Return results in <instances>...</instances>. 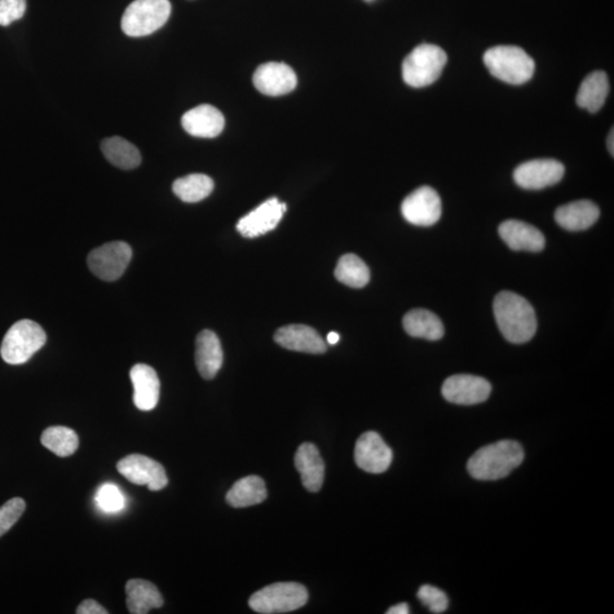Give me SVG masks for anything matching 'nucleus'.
<instances>
[{"instance_id":"f257e3e1","label":"nucleus","mask_w":614,"mask_h":614,"mask_svg":"<svg viewBox=\"0 0 614 614\" xmlns=\"http://www.w3.org/2000/svg\"><path fill=\"white\" fill-rule=\"evenodd\" d=\"M498 329L514 344H524L537 330L536 313L527 299L512 291H502L494 300Z\"/></svg>"},{"instance_id":"f03ea898","label":"nucleus","mask_w":614,"mask_h":614,"mask_svg":"<svg viewBox=\"0 0 614 614\" xmlns=\"http://www.w3.org/2000/svg\"><path fill=\"white\" fill-rule=\"evenodd\" d=\"M524 458L519 443L501 440L477 450L468 462V471L477 480H500L520 467Z\"/></svg>"},{"instance_id":"7ed1b4c3","label":"nucleus","mask_w":614,"mask_h":614,"mask_svg":"<svg viewBox=\"0 0 614 614\" xmlns=\"http://www.w3.org/2000/svg\"><path fill=\"white\" fill-rule=\"evenodd\" d=\"M485 65L498 80L510 85H524L533 78L534 61L523 48L497 46L484 55Z\"/></svg>"},{"instance_id":"20e7f679","label":"nucleus","mask_w":614,"mask_h":614,"mask_svg":"<svg viewBox=\"0 0 614 614\" xmlns=\"http://www.w3.org/2000/svg\"><path fill=\"white\" fill-rule=\"evenodd\" d=\"M45 331L37 322L21 320L11 326L3 339L0 354L8 364L28 362L46 344Z\"/></svg>"},{"instance_id":"39448f33","label":"nucleus","mask_w":614,"mask_h":614,"mask_svg":"<svg viewBox=\"0 0 614 614\" xmlns=\"http://www.w3.org/2000/svg\"><path fill=\"white\" fill-rule=\"evenodd\" d=\"M448 63V55L440 47L423 43L414 48L403 63V79L406 85L423 88L439 80Z\"/></svg>"},{"instance_id":"423d86ee","label":"nucleus","mask_w":614,"mask_h":614,"mask_svg":"<svg viewBox=\"0 0 614 614\" xmlns=\"http://www.w3.org/2000/svg\"><path fill=\"white\" fill-rule=\"evenodd\" d=\"M170 15L169 0H135L122 16L121 28L129 37H146L160 30Z\"/></svg>"},{"instance_id":"0eeeda50","label":"nucleus","mask_w":614,"mask_h":614,"mask_svg":"<svg viewBox=\"0 0 614 614\" xmlns=\"http://www.w3.org/2000/svg\"><path fill=\"white\" fill-rule=\"evenodd\" d=\"M307 590L298 582H277L256 591L250 599L253 611L262 614L293 612L307 603Z\"/></svg>"},{"instance_id":"6e6552de","label":"nucleus","mask_w":614,"mask_h":614,"mask_svg":"<svg viewBox=\"0 0 614 614\" xmlns=\"http://www.w3.org/2000/svg\"><path fill=\"white\" fill-rule=\"evenodd\" d=\"M132 259V250L125 241L108 242L91 251L88 265L99 279L115 281L126 272Z\"/></svg>"},{"instance_id":"1a4fd4ad","label":"nucleus","mask_w":614,"mask_h":614,"mask_svg":"<svg viewBox=\"0 0 614 614\" xmlns=\"http://www.w3.org/2000/svg\"><path fill=\"white\" fill-rule=\"evenodd\" d=\"M118 471L130 483L147 486L153 492L166 487L167 479L165 468L156 459L140 454L128 455L118 463Z\"/></svg>"},{"instance_id":"9d476101","label":"nucleus","mask_w":614,"mask_h":614,"mask_svg":"<svg viewBox=\"0 0 614 614\" xmlns=\"http://www.w3.org/2000/svg\"><path fill=\"white\" fill-rule=\"evenodd\" d=\"M401 214L411 224L430 227L441 216V201L435 189L420 187L401 203Z\"/></svg>"},{"instance_id":"9b49d317","label":"nucleus","mask_w":614,"mask_h":614,"mask_svg":"<svg viewBox=\"0 0 614 614\" xmlns=\"http://www.w3.org/2000/svg\"><path fill=\"white\" fill-rule=\"evenodd\" d=\"M444 399L458 405H475L487 401L492 386L487 380L472 374H455L441 388Z\"/></svg>"},{"instance_id":"f8f14e48","label":"nucleus","mask_w":614,"mask_h":614,"mask_svg":"<svg viewBox=\"0 0 614 614\" xmlns=\"http://www.w3.org/2000/svg\"><path fill=\"white\" fill-rule=\"evenodd\" d=\"M354 458L360 469L369 474H383L390 469L392 452L377 432L369 431L357 439Z\"/></svg>"},{"instance_id":"ddd939ff","label":"nucleus","mask_w":614,"mask_h":614,"mask_svg":"<svg viewBox=\"0 0 614 614\" xmlns=\"http://www.w3.org/2000/svg\"><path fill=\"white\" fill-rule=\"evenodd\" d=\"M563 175L562 163L555 160H534L516 167L514 178L521 188L541 190L560 183Z\"/></svg>"},{"instance_id":"4468645a","label":"nucleus","mask_w":614,"mask_h":614,"mask_svg":"<svg viewBox=\"0 0 614 614\" xmlns=\"http://www.w3.org/2000/svg\"><path fill=\"white\" fill-rule=\"evenodd\" d=\"M285 203H280L277 198H270L258 209L244 216L237 224V230L241 236L255 238L272 231L279 224L282 216L286 213Z\"/></svg>"},{"instance_id":"2eb2a0df","label":"nucleus","mask_w":614,"mask_h":614,"mask_svg":"<svg viewBox=\"0 0 614 614\" xmlns=\"http://www.w3.org/2000/svg\"><path fill=\"white\" fill-rule=\"evenodd\" d=\"M256 90L268 96H282L289 94L298 86V77L290 68L284 63H267L259 66L253 78Z\"/></svg>"},{"instance_id":"dca6fc26","label":"nucleus","mask_w":614,"mask_h":614,"mask_svg":"<svg viewBox=\"0 0 614 614\" xmlns=\"http://www.w3.org/2000/svg\"><path fill=\"white\" fill-rule=\"evenodd\" d=\"M275 340L286 350L324 354L328 350L316 330L304 325H290L277 330Z\"/></svg>"},{"instance_id":"f3484780","label":"nucleus","mask_w":614,"mask_h":614,"mask_svg":"<svg viewBox=\"0 0 614 614\" xmlns=\"http://www.w3.org/2000/svg\"><path fill=\"white\" fill-rule=\"evenodd\" d=\"M184 129L198 138H215L224 129V117L214 106L204 104L188 110L183 117Z\"/></svg>"},{"instance_id":"a211bd4d","label":"nucleus","mask_w":614,"mask_h":614,"mask_svg":"<svg viewBox=\"0 0 614 614\" xmlns=\"http://www.w3.org/2000/svg\"><path fill=\"white\" fill-rule=\"evenodd\" d=\"M498 233L512 250L537 253L545 247V237L540 230L523 221H505L498 228Z\"/></svg>"},{"instance_id":"6ab92c4d","label":"nucleus","mask_w":614,"mask_h":614,"mask_svg":"<svg viewBox=\"0 0 614 614\" xmlns=\"http://www.w3.org/2000/svg\"><path fill=\"white\" fill-rule=\"evenodd\" d=\"M134 401L141 411H152L160 401L161 383L156 371L147 364H136L130 371Z\"/></svg>"},{"instance_id":"aec40b11","label":"nucleus","mask_w":614,"mask_h":614,"mask_svg":"<svg viewBox=\"0 0 614 614\" xmlns=\"http://www.w3.org/2000/svg\"><path fill=\"white\" fill-rule=\"evenodd\" d=\"M295 466L304 487L308 492H319L325 480V462L316 446L310 443L300 445L295 455Z\"/></svg>"},{"instance_id":"412c9836","label":"nucleus","mask_w":614,"mask_h":614,"mask_svg":"<svg viewBox=\"0 0 614 614\" xmlns=\"http://www.w3.org/2000/svg\"><path fill=\"white\" fill-rule=\"evenodd\" d=\"M195 360L203 378L211 380L218 374L223 364V351L213 331L204 330L197 335Z\"/></svg>"},{"instance_id":"4be33fe9","label":"nucleus","mask_w":614,"mask_h":614,"mask_svg":"<svg viewBox=\"0 0 614 614\" xmlns=\"http://www.w3.org/2000/svg\"><path fill=\"white\" fill-rule=\"evenodd\" d=\"M600 218L598 205L590 201H578L560 206L555 212V221L569 231H582L591 227Z\"/></svg>"},{"instance_id":"5701e85b","label":"nucleus","mask_w":614,"mask_h":614,"mask_svg":"<svg viewBox=\"0 0 614 614\" xmlns=\"http://www.w3.org/2000/svg\"><path fill=\"white\" fill-rule=\"evenodd\" d=\"M127 605L132 614H146L150 609L163 607L160 590L152 582L143 580H131L127 582Z\"/></svg>"},{"instance_id":"b1692460","label":"nucleus","mask_w":614,"mask_h":614,"mask_svg":"<svg viewBox=\"0 0 614 614\" xmlns=\"http://www.w3.org/2000/svg\"><path fill=\"white\" fill-rule=\"evenodd\" d=\"M268 496L264 480L258 476L245 477L238 480L227 494L228 505L236 509L260 505Z\"/></svg>"},{"instance_id":"393cba45","label":"nucleus","mask_w":614,"mask_h":614,"mask_svg":"<svg viewBox=\"0 0 614 614\" xmlns=\"http://www.w3.org/2000/svg\"><path fill=\"white\" fill-rule=\"evenodd\" d=\"M609 91L608 75L596 71L582 81L577 94V104L590 113L599 112L603 108Z\"/></svg>"},{"instance_id":"a878e982","label":"nucleus","mask_w":614,"mask_h":614,"mask_svg":"<svg viewBox=\"0 0 614 614\" xmlns=\"http://www.w3.org/2000/svg\"><path fill=\"white\" fill-rule=\"evenodd\" d=\"M403 326L406 333L415 338L439 340L444 335L443 322L434 313L417 308L404 316Z\"/></svg>"},{"instance_id":"bb28decb","label":"nucleus","mask_w":614,"mask_h":614,"mask_svg":"<svg viewBox=\"0 0 614 614\" xmlns=\"http://www.w3.org/2000/svg\"><path fill=\"white\" fill-rule=\"evenodd\" d=\"M101 152L110 165L118 167V169H136L141 163L139 149L121 137L105 139L101 143Z\"/></svg>"},{"instance_id":"cd10ccee","label":"nucleus","mask_w":614,"mask_h":614,"mask_svg":"<svg viewBox=\"0 0 614 614\" xmlns=\"http://www.w3.org/2000/svg\"><path fill=\"white\" fill-rule=\"evenodd\" d=\"M335 276L339 282L352 288H364L370 281L368 265L354 254H346L340 258Z\"/></svg>"},{"instance_id":"c85d7f7f","label":"nucleus","mask_w":614,"mask_h":614,"mask_svg":"<svg viewBox=\"0 0 614 614\" xmlns=\"http://www.w3.org/2000/svg\"><path fill=\"white\" fill-rule=\"evenodd\" d=\"M174 193L184 203H197L205 200L213 192V180L205 175H189L175 181Z\"/></svg>"},{"instance_id":"c756f323","label":"nucleus","mask_w":614,"mask_h":614,"mask_svg":"<svg viewBox=\"0 0 614 614\" xmlns=\"http://www.w3.org/2000/svg\"><path fill=\"white\" fill-rule=\"evenodd\" d=\"M41 440L47 449L61 458L71 457L79 449V437L68 427L47 428L43 432Z\"/></svg>"},{"instance_id":"7c9ffc66","label":"nucleus","mask_w":614,"mask_h":614,"mask_svg":"<svg viewBox=\"0 0 614 614\" xmlns=\"http://www.w3.org/2000/svg\"><path fill=\"white\" fill-rule=\"evenodd\" d=\"M96 503L106 514H117L125 509L126 497L118 486L104 484L97 490Z\"/></svg>"},{"instance_id":"2f4dec72","label":"nucleus","mask_w":614,"mask_h":614,"mask_svg":"<svg viewBox=\"0 0 614 614\" xmlns=\"http://www.w3.org/2000/svg\"><path fill=\"white\" fill-rule=\"evenodd\" d=\"M420 602L430 609L432 613H444L449 608V599L443 590L434 586L423 585L418 591Z\"/></svg>"},{"instance_id":"473e14b6","label":"nucleus","mask_w":614,"mask_h":614,"mask_svg":"<svg viewBox=\"0 0 614 614\" xmlns=\"http://www.w3.org/2000/svg\"><path fill=\"white\" fill-rule=\"evenodd\" d=\"M25 511V502L16 497L0 506V537L5 534L21 518Z\"/></svg>"},{"instance_id":"72a5a7b5","label":"nucleus","mask_w":614,"mask_h":614,"mask_svg":"<svg viewBox=\"0 0 614 614\" xmlns=\"http://www.w3.org/2000/svg\"><path fill=\"white\" fill-rule=\"evenodd\" d=\"M26 0H0V25L8 26L24 16Z\"/></svg>"},{"instance_id":"f704fd0d","label":"nucleus","mask_w":614,"mask_h":614,"mask_svg":"<svg viewBox=\"0 0 614 614\" xmlns=\"http://www.w3.org/2000/svg\"><path fill=\"white\" fill-rule=\"evenodd\" d=\"M78 614H108L109 611L94 600H85L77 609Z\"/></svg>"},{"instance_id":"c9c22d12","label":"nucleus","mask_w":614,"mask_h":614,"mask_svg":"<svg viewBox=\"0 0 614 614\" xmlns=\"http://www.w3.org/2000/svg\"><path fill=\"white\" fill-rule=\"evenodd\" d=\"M410 608L406 603H400L388 609L387 614H409Z\"/></svg>"},{"instance_id":"e433bc0d","label":"nucleus","mask_w":614,"mask_h":614,"mask_svg":"<svg viewBox=\"0 0 614 614\" xmlns=\"http://www.w3.org/2000/svg\"><path fill=\"white\" fill-rule=\"evenodd\" d=\"M339 335L337 333H329L328 335H326V342H328L329 345H335L339 342Z\"/></svg>"},{"instance_id":"4c0bfd02","label":"nucleus","mask_w":614,"mask_h":614,"mask_svg":"<svg viewBox=\"0 0 614 614\" xmlns=\"http://www.w3.org/2000/svg\"><path fill=\"white\" fill-rule=\"evenodd\" d=\"M613 137H614V134H613V129H612L611 132H609V138H608V148H609V152L611 153L612 156H614V146H613L614 139H613Z\"/></svg>"}]
</instances>
